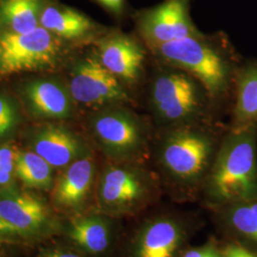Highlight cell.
<instances>
[{"label": "cell", "mask_w": 257, "mask_h": 257, "mask_svg": "<svg viewBox=\"0 0 257 257\" xmlns=\"http://www.w3.org/2000/svg\"><path fill=\"white\" fill-rule=\"evenodd\" d=\"M148 50L156 60L197 78L211 94L215 106L233 95L241 65L225 35L201 33Z\"/></svg>", "instance_id": "obj_1"}, {"label": "cell", "mask_w": 257, "mask_h": 257, "mask_svg": "<svg viewBox=\"0 0 257 257\" xmlns=\"http://www.w3.org/2000/svg\"><path fill=\"white\" fill-rule=\"evenodd\" d=\"M153 59L155 66L147 75L151 120L159 128L209 122L216 106L202 83L181 69Z\"/></svg>", "instance_id": "obj_2"}, {"label": "cell", "mask_w": 257, "mask_h": 257, "mask_svg": "<svg viewBox=\"0 0 257 257\" xmlns=\"http://www.w3.org/2000/svg\"><path fill=\"white\" fill-rule=\"evenodd\" d=\"M257 125L231 127L207 175V189L219 202L257 197Z\"/></svg>", "instance_id": "obj_3"}, {"label": "cell", "mask_w": 257, "mask_h": 257, "mask_svg": "<svg viewBox=\"0 0 257 257\" xmlns=\"http://www.w3.org/2000/svg\"><path fill=\"white\" fill-rule=\"evenodd\" d=\"M209 122L160 128L158 162L176 182L194 184L207 177L219 147Z\"/></svg>", "instance_id": "obj_4"}, {"label": "cell", "mask_w": 257, "mask_h": 257, "mask_svg": "<svg viewBox=\"0 0 257 257\" xmlns=\"http://www.w3.org/2000/svg\"><path fill=\"white\" fill-rule=\"evenodd\" d=\"M128 105L97 110L90 117L92 136L110 156L123 161H138L147 152L150 125Z\"/></svg>", "instance_id": "obj_5"}, {"label": "cell", "mask_w": 257, "mask_h": 257, "mask_svg": "<svg viewBox=\"0 0 257 257\" xmlns=\"http://www.w3.org/2000/svg\"><path fill=\"white\" fill-rule=\"evenodd\" d=\"M68 90L74 104L93 110L135 103L133 92L102 65L96 53L74 61Z\"/></svg>", "instance_id": "obj_6"}, {"label": "cell", "mask_w": 257, "mask_h": 257, "mask_svg": "<svg viewBox=\"0 0 257 257\" xmlns=\"http://www.w3.org/2000/svg\"><path fill=\"white\" fill-rule=\"evenodd\" d=\"M58 37L41 26L24 33L0 36V74H19L52 66L60 53Z\"/></svg>", "instance_id": "obj_7"}, {"label": "cell", "mask_w": 257, "mask_h": 257, "mask_svg": "<svg viewBox=\"0 0 257 257\" xmlns=\"http://www.w3.org/2000/svg\"><path fill=\"white\" fill-rule=\"evenodd\" d=\"M191 0H164L134 14L138 37L147 48L201 34L190 14Z\"/></svg>", "instance_id": "obj_8"}, {"label": "cell", "mask_w": 257, "mask_h": 257, "mask_svg": "<svg viewBox=\"0 0 257 257\" xmlns=\"http://www.w3.org/2000/svg\"><path fill=\"white\" fill-rule=\"evenodd\" d=\"M148 52L139 37L120 32L102 37L96 48L102 65L132 92L147 78Z\"/></svg>", "instance_id": "obj_9"}, {"label": "cell", "mask_w": 257, "mask_h": 257, "mask_svg": "<svg viewBox=\"0 0 257 257\" xmlns=\"http://www.w3.org/2000/svg\"><path fill=\"white\" fill-rule=\"evenodd\" d=\"M133 161L110 165L102 174L98 196L102 205L112 211H128L146 201L154 188L150 174Z\"/></svg>", "instance_id": "obj_10"}, {"label": "cell", "mask_w": 257, "mask_h": 257, "mask_svg": "<svg viewBox=\"0 0 257 257\" xmlns=\"http://www.w3.org/2000/svg\"><path fill=\"white\" fill-rule=\"evenodd\" d=\"M0 217L14 232L32 234L45 227L49 213L46 206L37 197L6 188L0 193Z\"/></svg>", "instance_id": "obj_11"}, {"label": "cell", "mask_w": 257, "mask_h": 257, "mask_svg": "<svg viewBox=\"0 0 257 257\" xmlns=\"http://www.w3.org/2000/svg\"><path fill=\"white\" fill-rule=\"evenodd\" d=\"M35 153L53 168H66L78 158L87 156L82 140L70 130L47 126L39 130L32 141Z\"/></svg>", "instance_id": "obj_12"}, {"label": "cell", "mask_w": 257, "mask_h": 257, "mask_svg": "<svg viewBox=\"0 0 257 257\" xmlns=\"http://www.w3.org/2000/svg\"><path fill=\"white\" fill-rule=\"evenodd\" d=\"M23 95L30 111L38 117L67 119L74 112V102L61 84L50 80L28 83Z\"/></svg>", "instance_id": "obj_13"}, {"label": "cell", "mask_w": 257, "mask_h": 257, "mask_svg": "<svg viewBox=\"0 0 257 257\" xmlns=\"http://www.w3.org/2000/svg\"><path fill=\"white\" fill-rule=\"evenodd\" d=\"M95 176V163L90 155L82 156L66 167L55 184V202L65 208L81 205L91 192Z\"/></svg>", "instance_id": "obj_14"}, {"label": "cell", "mask_w": 257, "mask_h": 257, "mask_svg": "<svg viewBox=\"0 0 257 257\" xmlns=\"http://www.w3.org/2000/svg\"><path fill=\"white\" fill-rule=\"evenodd\" d=\"M182 240V231L175 221L152 222L140 232L136 257H174Z\"/></svg>", "instance_id": "obj_15"}, {"label": "cell", "mask_w": 257, "mask_h": 257, "mask_svg": "<svg viewBox=\"0 0 257 257\" xmlns=\"http://www.w3.org/2000/svg\"><path fill=\"white\" fill-rule=\"evenodd\" d=\"M232 127L257 125V63L241 65L233 92Z\"/></svg>", "instance_id": "obj_16"}, {"label": "cell", "mask_w": 257, "mask_h": 257, "mask_svg": "<svg viewBox=\"0 0 257 257\" xmlns=\"http://www.w3.org/2000/svg\"><path fill=\"white\" fill-rule=\"evenodd\" d=\"M40 26L55 37L69 40H78L94 33L96 26L82 13L62 7H47L42 10Z\"/></svg>", "instance_id": "obj_17"}, {"label": "cell", "mask_w": 257, "mask_h": 257, "mask_svg": "<svg viewBox=\"0 0 257 257\" xmlns=\"http://www.w3.org/2000/svg\"><path fill=\"white\" fill-rule=\"evenodd\" d=\"M40 0H0V23L10 33L24 34L40 26Z\"/></svg>", "instance_id": "obj_18"}, {"label": "cell", "mask_w": 257, "mask_h": 257, "mask_svg": "<svg viewBox=\"0 0 257 257\" xmlns=\"http://www.w3.org/2000/svg\"><path fill=\"white\" fill-rule=\"evenodd\" d=\"M70 236L87 252L101 253L110 245V226L107 221L98 216L83 217L72 224Z\"/></svg>", "instance_id": "obj_19"}, {"label": "cell", "mask_w": 257, "mask_h": 257, "mask_svg": "<svg viewBox=\"0 0 257 257\" xmlns=\"http://www.w3.org/2000/svg\"><path fill=\"white\" fill-rule=\"evenodd\" d=\"M52 166L35 152H18L15 174L29 188L48 190L53 181Z\"/></svg>", "instance_id": "obj_20"}, {"label": "cell", "mask_w": 257, "mask_h": 257, "mask_svg": "<svg viewBox=\"0 0 257 257\" xmlns=\"http://www.w3.org/2000/svg\"><path fill=\"white\" fill-rule=\"evenodd\" d=\"M229 221L234 230L257 243V197L234 203L229 211Z\"/></svg>", "instance_id": "obj_21"}, {"label": "cell", "mask_w": 257, "mask_h": 257, "mask_svg": "<svg viewBox=\"0 0 257 257\" xmlns=\"http://www.w3.org/2000/svg\"><path fill=\"white\" fill-rule=\"evenodd\" d=\"M19 123L17 104L9 96L0 94V139L12 135Z\"/></svg>", "instance_id": "obj_22"}, {"label": "cell", "mask_w": 257, "mask_h": 257, "mask_svg": "<svg viewBox=\"0 0 257 257\" xmlns=\"http://www.w3.org/2000/svg\"><path fill=\"white\" fill-rule=\"evenodd\" d=\"M17 151L9 145L0 146V170L15 174Z\"/></svg>", "instance_id": "obj_23"}, {"label": "cell", "mask_w": 257, "mask_h": 257, "mask_svg": "<svg viewBox=\"0 0 257 257\" xmlns=\"http://www.w3.org/2000/svg\"><path fill=\"white\" fill-rule=\"evenodd\" d=\"M117 19H122L127 12V0H94Z\"/></svg>", "instance_id": "obj_24"}, {"label": "cell", "mask_w": 257, "mask_h": 257, "mask_svg": "<svg viewBox=\"0 0 257 257\" xmlns=\"http://www.w3.org/2000/svg\"><path fill=\"white\" fill-rule=\"evenodd\" d=\"M183 257H221L217 249L211 246H204L199 248H191L185 252Z\"/></svg>", "instance_id": "obj_25"}, {"label": "cell", "mask_w": 257, "mask_h": 257, "mask_svg": "<svg viewBox=\"0 0 257 257\" xmlns=\"http://www.w3.org/2000/svg\"><path fill=\"white\" fill-rule=\"evenodd\" d=\"M221 257H257V254L238 245H230L225 248Z\"/></svg>", "instance_id": "obj_26"}, {"label": "cell", "mask_w": 257, "mask_h": 257, "mask_svg": "<svg viewBox=\"0 0 257 257\" xmlns=\"http://www.w3.org/2000/svg\"><path fill=\"white\" fill-rule=\"evenodd\" d=\"M14 174L3 170H0V188L6 189L13 182Z\"/></svg>", "instance_id": "obj_27"}, {"label": "cell", "mask_w": 257, "mask_h": 257, "mask_svg": "<svg viewBox=\"0 0 257 257\" xmlns=\"http://www.w3.org/2000/svg\"><path fill=\"white\" fill-rule=\"evenodd\" d=\"M44 257H81L72 252H64V251H54Z\"/></svg>", "instance_id": "obj_28"}, {"label": "cell", "mask_w": 257, "mask_h": 257, "mask_svg": "<svg viewBox=\"0 0 257 257\" xmlns=\"http://www.w3.org/2000/svg\"><path fill=\"white\" fill-rule=\"evenodd\" d=\"M0 231H4V232H14V230L10 227V225H8L1 217H0Z\"/></svg>", "instance_id": "obj_29"}, {"label": "cell", "mask_w": 257, "mask_h": 257, "mask_svg": "<svg viewBox=\"0 0 257 257\" xmlns=\"http://www.w3.org/2000/svg\"></svg>", "instance_id": "obj_30"}]
</instances>
